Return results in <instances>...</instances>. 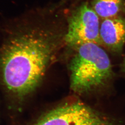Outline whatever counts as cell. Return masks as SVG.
Returning <instances> with one entry per match:
<instances>
[{"instance_id": "1", "label": "cell", "mask_w": 125, "mask_h": 125, "mask_svg": "<svg viewBox=\"0 0 125 125\" xmlns=\"http://www.w3.org/2000/svg\"><path fill=\"white\" fill-rule=\"evenodd\" d=\"M0 46V78L10 93L20 97L34 90L57 49L54 36L18 22L6 29Z\"/></svg>"}, {"instance_id": "2", "label": "cell", "mask_w": 125, "mask_h": 125, "mask_svg": "<svg viewBox=\"0 0 125 125\" xmlns=\"http://www.w3.org/2000/svg\"><path fill=\"white\" fill-rule=\"evenodd\" d=\"M69 67L71 88L79 93L87 92L105 84L113 75L107 53L99 45L93 43L78 47Z\"/></svg>"}, {"instance_id": "3", "label": "cell", "mask_w": 125, "mask_h": 125, "mask_svg": "<svg viewBox=\"0 0 125 125\" xmlns=\"http://www.w3.org/2000/svg\"><path fill=\"white\" fill-rule=\"evenodd\" d=\"M99 16L88 4L81 5L69 19L65 40L68 45L77 48L82 45L102 43L100 36Z\"/></svg>"}, {"instance_id": "4", "label": "cell", "mask_w": 125, "mask_h": 125, "mask_svg": "<svg viewBox=\"0 0 125 125\" xmlns=\"http://www.w3.org/2000/svg\"><path fill=\"white\" fill-rule=\"evenodd\" d=\"M92 108L80 102L67 103L47 113L33 125H104Z\"/></svg>"}, {"instance_id": "5", "label": "cell", "mask_w": 125, "mask_h": 125, "mask_svg": "<svg viewBox=\"0 0 125 125\" xmlns=\"http://www.w3.org/2000/svg\"><path fill=\"white\" fill-rule=\"evenodd\" d=\"M102 43L113 52H122L125 43V19L120 16L104 19L100 28Z\"/></svg>"}, {"instance_id": "6", "label": "cell", "mask_w": 125, "mask_h": 125, "mask_svg": "<svg viewBox=\"0 0 125 125\" xmlns=\"http://www.w3.org/2000/svg\"><path fill=\"white\" fill-rule=\"evenodd\" d=\"M92 9L103 19L117 16L123 7L122 0H92Z\"/></svg>"}, {"instance_id": "7", "label": "cell", "mask_w": 125, "mask_h": 125, "mask_svg": "<svg viewBox=\"0 0 125 125\" xmlns=\"http://www.w3.org/2000/svg\"><path fill=\"white\" fill-rule=\"evenodd\" d=\"M121 68H122V70L123 72L125 73V58L122 63Z\"/></svg>"}]
</instances>
